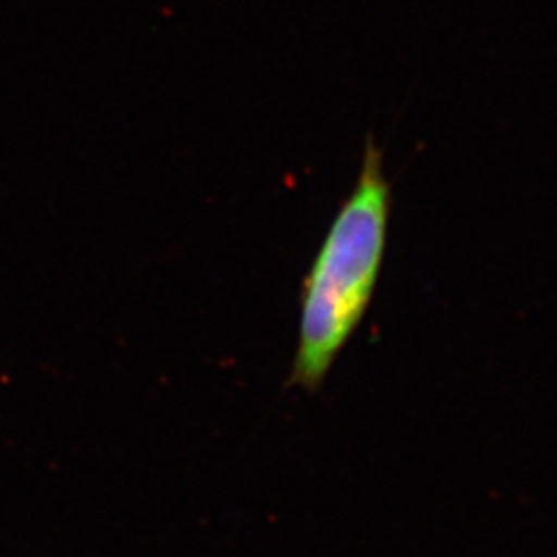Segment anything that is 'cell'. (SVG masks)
<instances>
[{"instance_id": "1", "label": "cell", "mask_w": 557, "mask_h": 557, "mask_svg": "<svg viewBox=\"0 0 557 557\" xmlns=\"http://www.w3.org/2000/svg\"><path fill=\"white\" fill-rule=\"evenodd\" d=\"M391 182L376 140H366L358 184L338 209L304 278L292 384L317 391L358 331L379 285L391 221Z\"/></svg>"}]
</instances>
